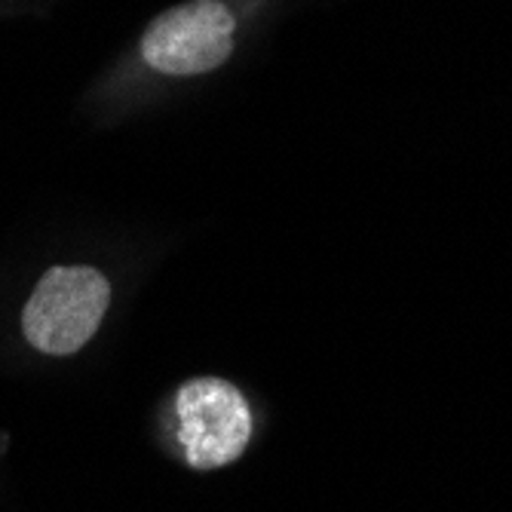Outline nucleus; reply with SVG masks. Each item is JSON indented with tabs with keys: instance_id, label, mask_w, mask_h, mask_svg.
<instances>
[{
	"instance_id": "1",
	"label": "nucleus",
	"mask_w": 512,
	"mask_h": 512,
	"mask_svg": "<svg viewBox=\"0 0 512 512\" xmlns=\"http://www.w3.org/2000/svg\"><path fill=\"white\" fill-rule=\"evenodd\" d=\"M111 286L96 267H53L25 304L22 329L34 350L50 356L77 353L108 310Z\"/></svg>"
},
{
	"instance_id": "2",
	"label": "nucleus",
	"mask_w": 512,
	"mask_h": 512,
	"mask_svg": "<svg viewBox=\"0 0 512 512\" xmlns=\"http://www.w3.org/2000/svg\"><path fill=\"white\" fill-rule=\"evenodd\" d=\"M178 442L194 470H218L234 463L252 439V411L246 396L221 378H194L175 396Z\"/></svg>"
},
{
	"instance_id": "3",
	"label": "nucleus",
	"mask_w": 512,
	"mask_h": 512,
	"mask_svg": "<svg viewBox=\"0 0 512 512\" xmlns=\"http://www.w3.org/2000/svg\"><path fill=\"white\" fill-rule=\"evenodd\" d=\"M234 53V16L221 0H191L160 13L142 37L145 62L169 77L221 68Z\"/></svg>"
}]
</instances>
